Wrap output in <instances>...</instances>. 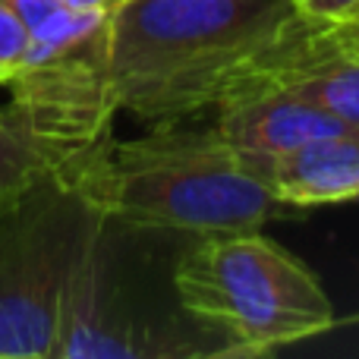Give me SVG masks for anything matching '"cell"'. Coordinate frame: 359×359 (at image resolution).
Instances as JSON below:
<instances>
[{"instance_id":"6da1fadb","label":"cell","mask_w":359,"mask_h":359,"mask_svg":"<svg viewBox=\"0 0 359 359\" xmlns=\"http://www.w3.org/2000/svg\"><path fill=\"white\" fill-rule=\"evenodd\" d=\"M306 22L297 0H123L107 50L117 107L151 126L196 117Z\"/></svg>"},{"instance_id":"7a4b0ae2","label":"cell","mask_w":359,"mask_h":359,"mask_svg":"<svg viewBox=\"0 0 359 359\" xmlns=\"http://www.w3.org/2000/svg\"><path fill=\"white\" fill-rule=\"evenodd\" d=\"M73 192L104 221L196 236L259 230L287 208L217 126L183 120L111 139Z\"/></svg>"},{"instance_id":"3957f363","label":"cell","mask_w":359,"mask_h":359,"mask_svg":"<svg viewBox=\"0 0 359 359\" xmlns=\"http://www.w3.org/2000/svg\"><path fill=\"white\" fill-rule=\"evenodd\" d=\"M174 287L180 306L227 341L217 356H262L334 325L316 274L255 230L198 236L180 259Z\"/></svg>"},{"instance_id":"277c9868","label":"cell","mask_w":359,"mask_h":359,"mask_svg":"<svg viewBox=\"0 0 359 359\" xmlns=\"http://www.w3.org/2000/svg\"><path fill=\"white\" fill-rule=\"evenodd\" d=\"M98 217L48 170L0 208V359H50L63 284Z\"/></svg>"},{"instance_id":"5b68a950","label":"cell","mask_w":359,"mask_h":359,"mask_svg":"<svg viewBox=\"0 0 359 359\" xmlns=\"http://www.w3.org/2000/svg\"><path fill=\"white\" fill-rule=\"evenodd\" d=\"M107 50L111 44L29 54L6 86V117L35 149L44 170L69 189L114 139V114L120 107Z\"/></svg>"},{"instance_id":"8992f818","label":"cell","mask_w":359,"mask_h":359,"mask_svg":"<svg viewBox=\"0 0 359 359\" xmlns=\"http://www.w3.org/2000/svg\"><path fill=\"white\" fill-rule=\"evenodd\" d=\"M101 227H104V217H98L88 227L67 274L50 359H145L196 353L186 344L161 341L151 328L136 325L117 306L104 280Z\"/></svg>"},{"instance_id":"52a82bcc","label":"cell","mask_w":359,"mask_h":359,"mask_svg":"<svg viewBox=\"0 0 359 359\" xmlns=\"http://www.w3.org/2000/svg\"><path fill=\"white\" fill-rule=\"evenodd\" d=\"M265 67L236 82L217 101V130L262 180L278 158L297 151L299 145L350 130L312 98L274 79Z\"/></svg>"},{"instance_id":"ba28073f","label":"cell","mask_w":359,"mask_h":359,"mask_svg":"<svg viewBox=\"0 0 359 359\" xmlns=\"http://www.w3.org/2000/svg\"><path fill=\"white\" fill-rule=\"evenodd\" d=\"M265 69L325 107L344 126L359 130V54L337 41L331 25L306 22Z\"/></svg>"},{"instance_id":"9c48e42d","label":"cell","mask_w":359,"mask_h":359,"mask_svg":"<svg viewBox=\"0 0 359 359\" xmlns=\"http://www.w3.org/2000/svg\"><path fill=\"white\" fill-rule=\"evenodd\" d=\"M265 183L290 208L359 198V130H341L299 145L268 168Z\"/></svg>"},{"instance_id":"30bf717a","label":"cell","mask_w":359,"mask_h":359,"mask_svg":"<svg viewBox=\"0 0 359 359\" xmlns=\"http://www.w3.org/2000/svg\"><path fill=\"white\" fill-rule=\"evenodd\" d=\"M41 170H44V164H41V158L35 155V149H32L22 139V133L13 126L6 111H0V208H4L32 177L41 174Z\"/></svg>"},{"instance_id":"8fae6325","label":"cell","mask_w":359,"mask_h":359,"mask_svg":"<svg viewBox=\"0 0 359 359\" xmlns=\"http://www.w3.org/2000/svg\"><path fill=\"white\" fill-rule=\"evenodd\" d=\"M29 57V29L0 0V86H10L13 76L25 67Z\"/></svg>"},{"instance_id":"7c38bea8","label":"cell","mask_w":359,"mask_h":359,"mask_svg":"<svg viewBox=\"0 0 359 359\" xmlns=\"http://www.w3.org/2000/svg\"><path fill=\"white\" fill-rule=\"evenodd\" d=\"M297 6L309 22L334 25V22H347L353 16L359 0H297Z\"/></svg>"},{"instance_id":"4fadbf2b","label":"cell","mask_w":359,"mask_h":359,"mask_svg":"<svg viewBox=\"0 0 359 359\" xmlns=\"http://www.w3.org/2000/svg\"><path fill=\"white\" fill-rule=\"evenodd\" d=\"M331 32H334V38L344 44V48H350L353 54H359V19H350V22H334V25H331Z\"/></svg>"},{"instance_id":"5bb4252c","label":"cell","mask_w":359,"mask_h":359,"mask_svg":"<svg viewBox=\"0 0 359 359\" xmlns=\"http://www.w3.org/2000/svg\"><path fill=\"white\" fill-rule=\"evenodd\" d=\"M67 6H76V10H101V13H114L123 0H60Z\"/></svg>"},{"instance_id":"9a60e30c","label":"cell","mask_w":359,"mask_h":359,"mask_svg":"<svg viewBox=\"0 0 359 359\" xmlns=\"http://www.w3.org/2000/svg\"><path fill=\"white\" fill-rule=\"evenodd\" d=\"M350 19H359V6H356V10H353V16H350ZM350 19H347V22H350Z\"/></svg>"}]
</instances>
